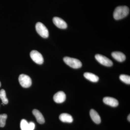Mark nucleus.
Returning a JSON list of instances; mask_svg holds the SVG:
<instances>
[{"label":"nucleus","instance_id":"obj_19","mask_svg":"<svg viewBox=\"0 0 130 130\" xmlns=\"http://www.w3.org/2000/svg\"><path fill=\"white\" fill-rule=\"evenodd\" d=\"M35 127V124L33 122H30L29 123V130H34Z\"/></svg>","mask_w":130,"mask_h":130},{"label":"nucleus","instance_id":"obj_4","mask_svg":"<svg viewBox=\"0 0 130 130\" xmlns=\"http://www.w3.org/2000/svg\"><path fill=\"white\" fill-rule=\"evenodd\" d=\"M19 80L20 85L24 88L30 87L32 84L30 77L25 74H21L20 75Z\"/></svg>","mask_w":130,"mask_h":130},{"label":"nucleus","instance_id":"obj_20","mask_svg":"<svg viewBox=\"0 0 130 130\" xmlns=\"http://www.w3.org/2000/svg\"><path fill=\"white\" fill-rule=\"evenodd\" d=\"M128 121H129V122H130V114L129 115H128Z\"/></svg>","mask_w":130,"mask_h":130},{"label":"nucleus","instance_id":"obj_2","mask_svg":"<svg viewBox=\"0 0 130 130\" xmlns=\"http://www.w3.org/2000/svg\"><path fill=\"white\" fill-rule=\"evenodd\" d=\"M63 60L66 64L74 69L80 68L82 66L81 61L75 58L65 57L63 58Z\"/></svg>","mask_w":130,"mask_h":130},{"label":"nucleus","instance_id":"obj_9","mask_svg":"<svg viewBox=\"0 0 130 130\" xmlns=\"http://www.w3.org/2000/svg\"><path fill=\"white\" fill-rule=\"evenodd\" d=\"M103 102L106 105L112 107H116L119 105V102L118 100L113 98L105 97L103 98Z\"/></svg>","mask_w":130,"mask_h":130},{"label":"nucleus","instance_id":"obj_8","mask_svg":"<svg viewBox=\"0 0 130 130\" xmlns=\"http://www.w3.org/2000/svg\"><path fill=\"white\" fill-rule=\"evenodd\" d=\"M53 99L54 101L56 103H62L66 100V94L63 91H59L54 95Z\"/></svg>","mask_w":130,"mask_h":130},{"label":"nucleus","instance_id":"obj_11","mask_svg":"<svg viewBox=\"0 0 130 130\" xmlns=\"http://www.w3.org/2000/svg\"><path fill=\"white\" fill-rule=\"evenodd\" d=\"M90 115L92 120L96 124H99L101 123V117L97 112L93 109H91Z\"/></svg>","mask_w":130,"mask_h":130},{"label":"nucleus","instance_id":"obj_7","mask_svg":"<svg viewBox=\"0 0 130 130\" xmlns=\"http://www.w3.org/2000/svg\"><path fill=\"white\" fill-rule=\"evenodd\" d=\"M53 22L58 28L61 29L67 28V25L66 22L62 19L58 17H55L53 19Z\"/></svg>","mask_w":130,"mask_h":130},{"label":"nucleus","instance_id":"obj_12","mask_svg":"<svg viewBox=\"0 0 130 130\" xmlns=\"http://www.w3.org/2000/svg\"><path fill=\"white\" fill-rule=\"evenodd\" d=\"M32 114L36 119L38 123L40 124H43L45 122L44 119L41 113L36 109H35L32 111Z\"/></svg>","mask_w":130,"mask_h":130},{"label":"nucleus","instance_id":"obj_18","mask_svg":"<svg viewBox=\"0 0 130 130\" xmlns=\"http://www.w3.org/2000/svg\"><path fill=\"white\" fill-rule=\"evenodd\" d=\"M20 128L21 130H29V123L26 120L23 119L20 123Z\"/></svg>","mask_w":130,"mask_h":130},{"label":"nucleus","instance_id":"obj_10","mask_svg":"<svg viewBox=\"0 0 130 130\" xmlns=\"http://www.w3.org/2000/svg\"><path fill=\"white\" fill-rule=\"evenodd\" d=\"M112 56L113 58L119 62H122L125 60L126 56L124 54L121 52L115 51L112 53Z\"/></svg>","mask_w":130,"mask_h":130},{"label":"nucleus","instance_id":"obj_3","mask_svg":"<svg viewBox=\"0 0 130 130\" xmlns=\"http://www.w3.org/2000/svg\"><path fill=\"white\" fill-rule=\"evenodd\" d=\"M36 30L38 34L43 38H47L48 37L49 32L46 27L41 23L38 22L36 25Z\"/></svg>","mask_w":130,"mask_h":130},{"label":"nucleus","instance_id":"obj_1","mask_svg":"<svg viewBox=\"0 0 130 130\" xmlns=\"http://www.w3.org/2000/svg\"><path fill=\"white\" fill-rule=\"evenodd\" d=\"M129 12V9L126 6H120L115 8L113 12L114 18L119 20L124 18Z\"/></svg>","mask_w":130,"mask_h":130},{"label":"nucleus","instance_id":"obj_5","mask_svg":"<svg viewBox=\"0 0 130 130\" xmlns=\"http://www.w3.org/2000/svg\"><path fill=\"white\" fill-rule=\"evenodd\" d=\"M31 58L37 64H42L43 63L44 59L41 54L36 50H32L30 53Z\"/></svg>","mask_w":130,"mask_h":130},{"label":"nucleus","instance_id":"obj_13","mask_svg":"<svg viewBox=\"0 0 130 130\" xmlns=\"http://www.w3.org/2000/svg\"><path fill=\"white\" fill-rule=\"evenodd\" d=\"M61 121L64 123H72L73 121L71 115L67 113L61 114L59 117Z\"/></svg>","mask_w":130,"mask_h":130},{"label":"nucleus","instance_id":"obj_6","mask_svg":"<svg viewBox=\"0 0 130 130\" xmlns=\"http://www.w3.org/2000/svg\"><path fill=\"white\" fill-rule=\"evenodd\" d=\"M95 58L100 64L107 67H111L113 65V62L108 58L101 54H96Z\"/></svg>","mask_w":130,"mask_h":130},{"label":"nucleus","instance_id":"obj_21","mask_svg":"<svg viewBox=\"0 0 130 130\" xmlns=\"http://www.w3.org/2000/svg\"><path fill=\"white\" fill-rule=\"evenodd\" d=\"M1 86V82H0V87Z\"/></svg>","mask_w":130,"mask_h":130},{"label":"nucleus","instance_id":"obj_16","mask_svg":"<svg viewBox=\"0 0 130 130\" xmlns=\"http://www.w3.org/2000/svg\"><path fill=\"white\" fill-rule=\"evenodd\" d=\"M7 116L6 114H0V127H3L6 125Z\"/></svg>","mask_w":130,"mask_h":130},{"label":"nucleus","instance_id":"obj_14","mask_svg":"<svg viewBox=\"0 0 130 130\" xmlns=\"http://www.w3.org/2000/svg\"><path fill=\"white\" fill-rule=\"evenodd\" d=\"M84 76L86 79L94 83L98 82L99 79V77L91 73H85Z\"/></svg>","mask_w":130,"mask_h":130},{"label":"nucleus","instance_id":"obj_15","mask_svg":"<svg viewBox=\"0 0 130 130\" xmlns=\"http://www.w3.org/2000/svg\"><path fill=\"white\" fill-rule=\"evenodd\" d=\"M0 99L2 101L3 105L7 104L8 103V100L6 97V91L5 90L2 89L0 90Z\"/></svg>","mask_w":130,"mask_h":130},{"label":"nucleus","instance_id":"obj_17","mask_svg":"<svg viewBox=\"0 0 130 130\" xmlns=\"http://www.w3.org/2000/svg\"><path fill=\"white\" fill-rule=\"evenodd\" d=\"M120 79L125 83L127 84H130V76L125 74H121L120 76Z\"/></svg>","mask_w":130,"mask_h":130}]
</instances>
